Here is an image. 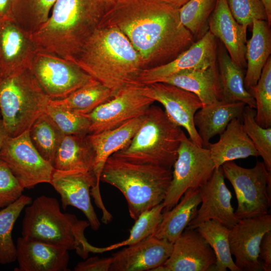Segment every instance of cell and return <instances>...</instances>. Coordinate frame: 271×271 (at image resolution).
<instances>
[{"mask_svg": "<svg viewBox=\"0 0 271 271\" xmlns=\"http://www.w3.org/2000/svg\"><path fill=\"white\" fill-rule=\"evenodd\" d=\"M200 203V189H188L176 205L163 212L162 219L152 235L173 243L194 218Z\"/></svg>", "mask_w": 271, "mask_h": 271, "instance_id": "4316f807", "label": "cell"}, {"mask_svg": "<svg viewBox=\"0 0 271 271\" xmlns=\"http://www.w3.org/2000/svg\"><path fill=\"white\" fill-rule=\"evenodd\" d=\"M164 207L162 202L143 212L135 220L134 224L130 230L129 235L126 239L106 247L94 246L93 253H101L123 246H129L152 235L162 219Z\"/></svg>", "mask_w": 271, "mask_h": 271, "instance_id": "d590c367", "label": "cell"}, {"mask_svg": "<svg viewBox=\"0 0 271 271\" xmlns=\"http://www.w3.org/2000/svg\"><path fill=\"white\" fill-rule=\"evenodd\" d=\"M50 184L60 195L63 210L68 206L77 208L84 213L93 230L99 228L100 222L90 199L91 194L98 204L96 181L92 173L54 169Z\"/></svg>", "mask_w": 271, "mask_h": 271, "instance_id": "5bb4252c", "label": "cell"}, {"mask_svg": "<svg viewBox=\"0 0 271 271\" xmlns=\"http://www.w3.org/2000/svg\"><path fill=\"white\" fill-rule=\"evenodd\" d=\"M87 134L64 136L54 159V169L92 173L95 154Z\"/></svg>", "mask_w": 271, "mask_h": 271, "instance_id": "f1b7e54d", "label": "cell"}, {"mask_svg": "<svg viewBox=\"0 0 271 271\" xmlns=\"http://www.w3.org/2000/svg\"><path fill=\"white\" fill-rule=\"evenodd\" d=\"M255 109L247 105L242 114L243 129L263 159L265 166L271 172V127L265 128L255 119Z\"/></svg>", "mask_w": 271, "mask_h": 271, "instance_id": "8d00e7d4", "label": "cell"}, {"mask_svg": "<svg viewBox=\"0 0 271 271\" xmlns=\"http://www.w3.org/2000/svg\"><path fill=\"white\" fill-rule=\"evenodd\" d=\"M220 88V99L227 102H241L255 109V100L244 85L243 69L235 64L224 49L217 55Z\"/></svg>", "mask_w": 271, "mask_h": 271, "instance_id": "f546056e", "label": "cell"}, {"mask_svg": "<svg viewBox=\"0 0 271 271\" xmlns=\"http://www.w3.org/2000/svg\"><path fill=\"white\" fill-rule=\"evenodd\" d=\"M270 230L269 213L240 219L229 228L230 252L241 271L263 270L258 259L259 246L263 235Z\"/></svg>", "mask_w": 271, "mask_h": 271, "instance_id": "9a60e30c", "label": "cell"}, {"mask_svg": "<svg viewBox=\"0 0 271 271\" xmlns=\"http://www.w3.org/2000/svg\"><path fill=\"white\" fill-rule=\"evenodd\" d=\"M12 1L0 0V16L10 15Z\"/></svg>", "mask_w": 271, "mask_h": 271, "instance_id": "f6af8a7d", "label": "cell"}, {"mask_svg": "<svg viewBox=\"0 0 271 271\" xmlns=\"http://www.w3.org/2000/svg\"><path fill=\"white\" fill-rule=\"evenodd\" d=\"M215 169L224 163L249 157L259 156L253 143L245 132L242 119H233L220 134L215 143L208 147Z\"/></svg>", "mask_w": 271, "mask_h": 271, "instance_id": "cb8c5ba5", "label": "cell"}, {"mask_svg": "<svg viewBox=\"0 0 271 271\" xmlns=\"http://www.w3.org/2000/svg\"><path fill=\"white\" fill-rule=\"evenodd\" d=\"M50 99L30 67L0 76V115L8 136L29 130Z\"/></svg>", "mask_w": 271, "mask_h": 271, "instance_id": "52a82bcc", "label": "cell"}, {"mask_svg": "<svg viewBox=\"0 0 271 271\" xmlns=\"http://www.w3.org/2000/svg\"><path fill=\"white\" fill-rule=\"evenodd\" d=\"M221 168L234 188L237 201L234 213L238 220L269 213L271 172L263 162L257 161L253 167L245 168L234 161H228Z\"/></svg>", "mask_w": 271, "mask_h": 271, "instance_id": "ba28073f", "label": "cell"}, {"mask_svg": "<svg viewBox=\"0 0 271 271\" xmlns=\"http://www.w3.org/2000/svg\"><path fill=\"white\" fill-rule=\"evenodd\" d=\"M216 38L208 30L188 49L170 62L143 70L137 84L144 85L161 82L182 70L205 68L216 64Z\"/></svg>", "mask_w": 271, "mask_h": 271, "instance_id": "2e32d148", "label": "cell"}, {"mask_svg": "<svg viewBox=\"0 0 271 271\" xmlns=\"http://www.w3.org/2000/svg\"><path fill=\"white\" fill-rule=\"evenodd\" d=\"M144 118V115L131 119L115 128L87 134L95 154L92 173L96 181V194L99 200H102L100 179L106 161L110 156L129 143L141 125Z\"/></svg>", "mask_w": 271, "mask_h": 271, "instance_id": "603a6c76", "label": "cell"}, {"mask_svg": "<svg viewBox=\"0 0 271 271\" xmlns=\"http://www.w3.org/2000/svg\"><path fill=\"white\" fill-rule=\"evenodd\" d=\"M252 35L246 41L244 85L248 91L257 83L271 53V32L266 21L254 20Z\"/></svg>", "mask_w": 271, "mask_h": 271, "instance_id": "83f0119b", "label": "cell"}, {"mask_svg": "<svg viewBox=\"0 0 271 271\" xmlns=\"http://www.w3.org/2000/svg\"><path fill=\"white\" fill-rule=\"evenodd\" d=\"M155 101L143 95L140 85H131L119 90L109 101L90 113L89 134H96L119 127L127 121L144 115Z\"/></svg>", "mask_w": 271, "mask_h": 271, "instance_id": "7c38bea8", "label": "cell"}, {"mask_svg": "<svg viewBox=\"0 0 271 271\" xmlns=\"http://www.w3.org/2000/svg\"><path fill=\"white\" fill-rule=\"evenodd\" d=\"M117 93L94 80L65 98L50 99L48 104L84 115L90 113L98 106L111 99Z\"/></svg>", "mask_w": 271, "mask_h": 271, "instance_id": "4dcf8cb0", "label": "cell"}, {"mask_svg": "<svg viewBox=\"0 0 271 271\" xmlns=\"http://www.w3.org/2000/svg\"><path fill=\"white\" fill-rule=\"evenodd\" d=\"M217 66L215 64L205 68L182 70L160 82L170 84L194 93L203 106L220 99Z\"/></svg>", "mask_w": 271, "mask_h": 271, "instance_id": "484cf974", "label": "cell"}, {"mask_svg": "<svg viewBox=\"0 0 271 271\" xmlns=\"http://www.w3.org/2000/svg\"><path fill=\"white\" fill-rule=\"evenodd\" d=\"M37 51L30 33L10 15L0 16V76L29 67Z\"/></svg>", "mask_w": 271, "mask_h": 271, "instance_id": "d6986e66", "label": "cell"}, {"mask_svg": "<svg viewBox=\"0 0 271 271\" xmlns=\"http://www.w3.org/2000/svg\"><path fill=\"white\" fill-rule=\"evenodd\" d=\"M113 0H57L47 21L31 34L37 51L71 61Z\"/></svg>", "mask_w": 271, "mask_h": 271, "instance_id": "3957f363", "label": "cell"}, {"mask_svg": "<svg viewBox=\"0 0 271 271\" xmlns=\"http://www.w3.org/2000/svg\"><path fill=\"white\" fill-rule=\"evenodd\" d=\"M172 178V169L131 161L114 154L106 161L100 180L118 189L136 220L143 212L162 203Z\"/></svg>", "mask_w": 271, "mask_h": 271, "instance_id": "277c9868", "label": "cell"}, {"mask_svg": "<svg viewBox=\"0 0 271 271\" xmlns=\"http://www.w3.org/2000/svg\"><path fill=\"white\" fill-rule=\"evenodd\" d=\"M224 178L221 167L215 169L210 179L199 189L201 205L187 228L196 229L205 221L215 220L230 228L238 221Z\"/></svg>", "mask_w": 271, "mask_h": 271, "instance_id": "ac0fdd59", "label": "cell"}, {"mask_svg": "<svg viewBox=\"0 0 271 271\" xmlns=\"http://www.w3.org/2000/svg\"><path fill=\"white\" fill-rule=\"evenodd\" d=\"M245 104L241 102H227L218 100L202 106L195 114L194 125L207 148L211 138L220 134L234 118H242Z\"/></svg>", "mask_w": 271, "mask_h": 271, "instance_id": "d4e9b609", "label": "cell"}, {"mask_svg": "<svg viewBox=\"0 0 271 271\" xmlns=\"http://www.w3.org/2000/svg\"><path fill=\"white\" fill-rule=\"evenodd\" d=\"M112 257L99 258L94 256L77 263L75 271H109L112 262Z\"/></svg>", "mask_w": 271, "mask_h": 271, "instance_id": "7bdbcfd3", "label": "cell"}, {"mask_svg": "<svg viewBox=\"0 0 271 271\" xmlns=\"http://www.w3.org/2000/svg\"><path fill=\"white\" fill-rule=\"evenodd\" d=\"M196 229L213 249L216 262L212 270L241 271L232 258L229 242V228L215 220L200 224Z\"/></svg>", "mask_w": 271, "mask_h": 271, "instance_id": "1f68e13d", "label": "cell"}, {"mask_svg": "<svg viewBox=\"0 0 271 271\" xmlns=\"http://www.w3.org/2000/svg\"><path fill=\"white\" fill-rule=\"evenodd\" d=\"M29 132L35 148L52 165L56 151L64 136L63 133L45 112L35 120Z\"/></svg>", "mask_w": 271, "mask_h": 271, "instance_id": "e575fe53", "label": "cell"}, {"mask_svg": "<svg viewBox=\"0 0 271 271\" xmlns=\"http://www.w3.org/2000/svg\"><path fill=\"white\" fill-rule=\"evenodd\" d=\"M208 30L223 44L232 60L244 69L247 27L238 23L233 17L226 0H217L208 21Z\"/></svg>", "mask_w": 271, "mask_h": 271, "instance_id": "44dd1931", "label": "cell"}, {"mask_svg": "<svg viewBox=\"0 0 271 271\" xmlns=\"http://www.w3.org/2000/svg\"><path fill=\"white\" fill-rule=\"evenodd\" d=\"M140 89L143 95L163 105L168 117L186 129L193 143L204 147L194 123L195 114L203 106L195 94L164 82L140 85Z\"/></svg>", "mask_w": 271, "mask_h": 271, "instance_id": "4fadbf2b", "label": "cell"}, {"mask_svg": "<svg viewBox=\"0 0 271 271\" xmlns=\"http://www.w3.org/2000/svg\"><path fill=\"white\" fill-rule=\"evenodd\" d=\"M31 197L22 195L16 201L0 210V264L16 260L17 250L12 236L15 223L22 211L31 203Z\"/></svg>", "mask_w": 271, "mask_h": 271, "instance_id": "836d02e7", "label": "cell"}, {"mask_svg": "<svg viewBox=\"0 0 271 271\" xmlns=\"http://www.w3.org/2000/svg\"><path fill=\"white\" fill-rule=\"evenodd\" d=\"M24 190L6 163L0 159V209L18 199Z\"/></svg>", "mask_w": 271, "mask_h": 271, "instance_id": "b9f144b4", "label": "cell"}, {"mask_svg": "<svg viewBox=\"0 0 271 271\" xmlns=\"http://www.w3.org/2000/svg\"><path fill=\"white\" fill-rule=\"evenodd\" d=\"M89 226L88 221L63 213L56 198L41 195L25 208L22 235L68 250H75L85 259L93 246L84 235Z\"/></svg>", "mask_w": 271, "mask_h": 271, "instance_id": "5b68a950", "label": "cell"}, {"mask_svg": "<svg viewBox=\"0 0 271 271\" xmlns=\"http://www.w3.org/2000/svg\"><path fill=\"white\" fill-rule=\"evenodd\" d=\"M18 271H67L68 250L23 237L16 244Z\"/></svg>", "mask_w": 271, "mask_h": 271, "instance_id": "7402d4cb", "label": "cell"}, {"mask_svg": "<svg viewBox=\"0 0 271 271\" xmlns=\"http://www.w3.org/2000/svg\"><path fill=\"white\" fill-rule=\"evenodd\" d=\"M179 9L164 0H113L99 26L119 30L146 68L168 63L195 42Z\"/></svg>", "mask_w": 271, "mask_h": 271, "instance_id": "6da1fadb", "label": "cell"}, {"mask_svg": "<svg viewBox=\"0 0 271 271\" xmlns=\"http://www.w3.org/2000/svg\"><path fill=\"white\" fill-rule=\"evenodd\" d=\"M0 117H1V115H0Z\"/></svg>", "mask_w": 271, "mask_h": 271, "instance_id": "681fc988", "label": "cell"}, {"mask_svg": "<svg viewBox=\"0 0 271 271\" xmlns=\"http://www.w3.org/2000/svg\"><path fill=\"white\" fill-rule=\"evenodd\" d=\"M258 259L263 270H271V230L266 232L261 239Z\"/></svg>", "mask_w": 271, "mask_h": 271, "instance_id": "ee69618b", "label": "cell"}, {"mask_svg": "<svg viewBox=\"0 0 271 271\" xmlns=\"http://www.w3.org/2000/svg\"><path fill=\"white\" fill-rule=\"evenodd\" d=\"M44 112L64 135L89 134L90 121L85 115L49 104Z\"/></svg>", "mask_w": 271, "mask_h": 271, "instance_id": "ab89813d", "label": "cell"}, {"mask_svg": "<svg viewBox=\"0 0 271 271\" xmlns=\"http://www.w3.org/2000/svg\"><path fill=\"white\" fill-rule=\"evenodd\" d=\"M266 13L267 18V23L270 26L271 25V0H261Z\"/></svg>", "mask_w": 271, "mask_h": 271, "instance_id": "7dc6e473", "label": "cell"}, {"mask_svg": "<svg viewBox=\"0 0 271 271\" xmlns=\"http://www.w3.org/2000/svg\"><path fill=\"white\" fill-rule=\"evenodd\" d=\"M29 67L52 100L65 98L95 80L75 63L40 51L36 52Z\"/></svg>", "mask_w": 271, "mask_h": 271, "instance_id": "30bf717a", "label": "cell"}, {"mask_svg": "<svg viewBox=\"0 0 271 271\" xmlns=\"http://www.w3.org/2000/svg\"><path fill=\"white\" fill-rule=\"evenodd\" d=\"M173 167L172 180L163 202V212L176 205L188 189L202 187L215 169L209 149L197 146L185 134Z\"/></svg>", "mask_w": 271, "mask_h": 271, "instance_id": "9c48e42d", "label": "cell"}, {"mask_svg": "<svg viewBox=\"0 0 271 271\" xmlns=\"http://www.w3.org/2000/svg\"><path fill=\"white\" fill-rule=\"evenodd\" d=\"M226 2L233 17L241 25L251 26L254 20L267 21L261 0H226Z\"/></svg>", "mask_w": 271, "mask_h": 271, "instance_id": "60d3db41", "label": "cell"}, {"mask_svg": "<svg viewBox=\"0 0 271 271\" xmlns=\"http://www.w3.org/2000/svg\"><path fill=\"white\" fill-rule=\"evenodd\" d=\"M185 134L164 110L152 104L129 143L113 154L131 161L172 169Z\"/></svg>", "mask_w": 271, "mask_h": 271, "instance_id": "8992f818", "label": "cell"}, {"mask_svg": "<svg viewBox=\"0 0 271 271\" xmlns=\"http://www.w3.org/2000/svg\"><path fill=\"white\" fill-rule=\"evenodd\" d=\"M173 245L150 235L113 254L109 271H154L169 257Z\"/></svg>", "mask_w": 271, "mask_h": 271, "instance_id": "ffe728a7", "label": "cell"}, {"mask_svg": "<svg viewBox=\"0 0 271 271\" xmlns=\"http://www.w3.org/2000/svg\"><path fill=\"white\" fill-rule=\"evenodd\" d=\"M57 0H12L10 16L30 34L48 20Z\"/></svg>", "mask_w": 271, "mask_h": 271, "instance_id": "d6a6232c", "label": "cell"}, {"mask_svg": "<svg viewBox=\"0 0 271 271\" xmlns=\"http://www.w3.org/2000/svg\"><path fill=\"white\" fill-rule=\"evenodd\" d=\"M177 9L180 8L189 0H164Z\"/></svg>", "mask_w": 271, "mask_h": 271, "instance_id": "c3c4849f", "label": "cell"}, {"mask_svg": "<svg viewBox=\"0 0 271 271\" xmlns=\"http://www.w3.org/2000/svg\"><path fill=\"white\" fill-rule=\"evenodd\" d=\"M71 62L116 93L138 85V77L146 69L127 37L118 29L108 26H98Z\"/></svg>", "mask_w": 271, "mask_h": 271, "instance_id": "7a4b0ae2", "label": "cell"}, {"mask_svg": "<svg viewBox=\"0 0 271 271\" xmlns=\"http://www.w3.org/2000/svg\"><path fill=\"white\" fill-rule=\"evenodd\" d=\"M8 137L9 136L4 128L0 117V153L3 145Z\"/></svg>", "mask_w": 271, "mask_h": 271, "instance_id": "bcb514c9", "label": "cell"}, {"mask_svg": "<svg viewBox=\"0 0 271 271\" xmlns=\"http://www.w3.org/2000/svg\"><path fill=\"white\" fill-rule=\"evenodd\" d=\"M214 252L196 229L186 228L173 243L171 253L163 264L154 271L212 270Z\"/></svg>", "mask_w": 271, "mask_h": 271, "instance_id": "e0dca14e", "label": "cell"}, {"mask_svg": "<svg viewBox=\"0 0 271 271\" xmlns=\"http://www.w3.org/2000/svg\"><path fill=\"white\" fill-rule=\"evenodd\" d=\"M217 0H189L179 9L182 24L194 38L199 37L204 30L213 11Z\"/></svg>", "mask_w": 271, "mask_h": 271, "instance_id": "f35d334b", "label": "cell"}, {"mask_svg": "<svg viewBox=\"0 0 271 271\" xmlns=\"http://www.w3.org/2000/svg\"><path fill=\"white\" fill-rule=\"evenodd\" d=\"M248 91L255 102V119L261 126L271 127V58L264 66L256 84Z\"/></svg>", "mask_w": 271, "mask_h": 271, "instance_id": "74e56055", "label": "cell"}, {"mask_svg": "<svg viewBox=\"0 0 271 271\" xmlns=\"http://www.w3.org/2000/svg\"><path fill=\"white\" fill-rule=\"evenodd\" d=\"M4 161L24 189L33 188L42 183L50 184L53 166L46 161L33 145L29 130L8 137L0 153Z\"/></svg>", "mask_w": 271, "mask_h": 271, "instance_id": "8fae6325", "label": "cell"}]
</instances>
